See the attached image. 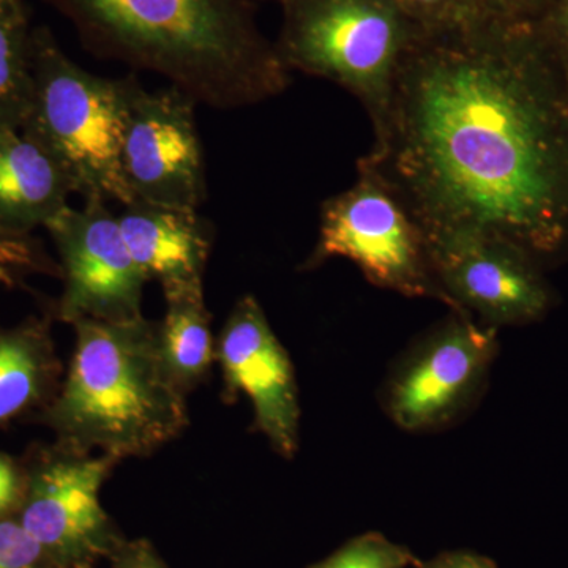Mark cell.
Instances as JSON below:
<instances>
[{
    "mask_svg": "<svg viewBox=\"0 0 568 568\" xmlns=\"http://www.w3.org/2000/svg\"><path fill=\"white\" fill-rule=\"evenodd\" d=\"M84 47L153 71L194 102L250 106L290 85L248 0H58Z\"/></svg>",
    "mask_w": 568,
    "mask_h": 568,
    "instance_id": "2",
    "label": "cell"
},
{
    "mask_svg": "<svg viewBox=\"0 0 568 568\" xmlns=\"http://www.w3.org/2000/svg\"><path fill=\"white\" fill-rule=\"evenodd\" d=\"M121 556V568H163L152 549L144 544L133 545Z\"/></svg>",
    "mask_w": 568,
    "mask_h": 568,
    "instance_id": "25",
    "label": "cell"
},
{
    "mask_svg": "<svg viewBox=\"0 0 568 568\" xmlns=\"http://www.w3.org/2000/svg\"><path fill=\"white\" fill-rule=\"evenodd\" d=\"M43 552L21 523L0 521V568H39Z\"/></svg>",
    "mask_w": 568,
    "mask_h": 568,
    "instance_id": "21",
    "label": "cell"
},
{
    "mask_svg": "<svg viewBox=\"0 0 568 568\" xmlns=\"http://www.w3.org/2000/svg\"><path fill=\"white\" fill-rule=\"evenodd\" d=\"M424 33L454 31L474 22L463 0H394Z\"/></svg>",
    "mask_w": 568,
    "mask_h": 568,
    "instance_id": "19",
    "label": "cell"
},
{
    "mask_svg": "<svg viewBox=\"0 0 568 568\" xmlns=\"http://www.w3.org/2000/svg\"><path fill=\"white\" fill-rule=\"evenodd\" d=\"M334 257L357 265L377 287L448 306L433 271L424 227L365 159L358 160L353 185L323 204L317 244L305 268Z\"/></svg>",
    "mask_w": 568,
    "mask_h": 568,
    "instance_id": "6",
    "label": "cell"
},
{
    "mask_svg": "<svg viewBox=\"0 0 568 568\" xmlns=\"http://www.w3.org/2000/svg\"><path fill=\"white\" fill-rule=\"evenodd\" d=\"M14 250L13 245L7 244L0 239V257L13 256Z\"/></svg>",
    "mask_w": 568,
    "mask_h": 568,
    "instance_id": "26",
    "label": "cell"
},
{
    "mask_svg": "<svg viewBox=\"0 0 568 568\" xmlns=\"http://www.w3.org/2000/svg\"><path fill=\"white\" fill-rule=\"evenodd\" d=\"M11 2H13V0H0V11L6 10Z\"/></svg>",
    "mask_w": 568,
    "mask_h": 568,
    "instance_id": "27",
    "label": "cell"
},
{
    "mask_svg": "<svg viewBox=\"0 0 568 568\" xmlns=\"http://www.w3.org/2000/svg\"><path fill=\"white\" fill-rule=\"evenodd\" d=\"M77 347L51 420L67 448L145 457L190 424L185 395L163 364L159 324L81 320Z\"/></svg>",
    "mask_w": 568,
    "mask_h": 568,
    "instance_id": "3",
    "label": "cell"
},
{
    "mask_svg": "<svg viewBox=\"0 0 568 568\" xmlns=\"http://www.w3.org/2000/svg\"><path fill=\"white\" fill-rule=\"evenodd\" d=\"M47 368L36 335L0 336V422L17 416L39 398Z\"/></svg>",
    "mask_w": 568,
    "mask_h": 568,
    "instance_id": "16",
    "label": "cell"
},
{
    "mask_svg": "<svg viewBox=\"0 0 568 568\" xmlns=\"http://www.w3.org/2000/svg\"><path fill=\"white\" fill-rule=\"evenodd\" d=\"M74 192L62 164L39 140L0 130V216L13 223H50Z\"/></svg>",
    "mask_w": 568,
    "mask_h": 568,
    "instance_id": "14",
    "label": "cell"
},
{
    "mask_svg": "<svg viewBox=\"0 0 568 568\" xmlns=\"http://www.w3.org/2000/svg\"><path fill=\"white\" fill-rule=\"evenodd\" d=\"M418 568H497L491 559L470 551H448L429 560L420 562Z\"/></svg>",
    "mask_w": 568,
    "mask_h": 568,
    "instance_id": "23",
    "label": "cell"
},
{
    "mask_svg": "<svg viewBox=\"0 0 568 568\" xmlns=\"http://www.w3.org/2000/svg\"><path fill=\"white\" fill-rule=\"evenodd\" d=\"M125 110L126 80L97 77L54 47L41 50L31 136L62 164L84 200L134 201L121 162Z\"/></svg>",
    "mask_w": 568,
    "mask_h": 568,
    "instance_id": "5",
    "label": "cell"
},
{
    "mask_svg": "<svg viewBox=\"0 0 568 568\" xmlns=\"http://www.w3.org/2000/svg\"><path fill=\"white\" fill-rule=\"evenodd\" d=\"M420 560L379 532L362 534L313 568H407Z\"/></svg>",
    "mask_w": 568,
    "mask_h": 568,
    "instance_id": "17",
    "label": "cell"
},
{
    "mask_svg": "<svg viewBox=\"0 0 568 568\" xmlns=\"http://www.w3.org/2000/svg\"><path fill=\"white\" fill-rule=\"evenodd\" d=\"M476 21L536 22L551 0H463Z\"/></svg>",
    "mask_w": 568,
    "mask_h": 568,
    "instance_id": "20",
    "label": "cell"
},
{
    "mask_svg": "<svg viewBox=\"0 0 568 568\" xmlns=\"http://www.w3.org/2000/svg\"><path fill=\"white\" fill-rule=\"evenodd\" d=\"M110 455L70 450L33 474L21 526L44 551L89 559L110 545V519L100 489L118 465Z\"/></svg>",
    "mask_w": 568,
    "mask_h": 568,
    "instance_id": "12",
    "label": "cell"
},
{
    "mask_svg": "<svg viewBox=\"0 0 568 568\" xmlns=\"http://www.w3.org/2000/svg\"><path fill=\"white\" fill-rule=\"evenodd\" d=\"M163 294L166 315L159 324L160 354L174 383L189 394L216 361L203 282L170 287Z\"/></svg>",
    "mask_w": 568,
    "mask_h": 568,
    "instance_id": "15",
    "label": "cell"
},
{
    "mask_svg": "<svg viewBox=\"0 0 568 568\" xmlns=\"http://www.w3.org/2000/svg\"><path fill=\"white\" fill-rule=\"evenodd\" d=\"M248 2H250V0H248ZM276 2H280V3H282V6H283V3H286V2H287V0H276Z\"/></svg>",
    "mask_w": 568,
    "mask_h": 568,
    "instance_id": "28",
    "label": "cell"
},
{
    "mask_svg": "<svg viewBox=\"0 0 568 568\" xmlns=\"http://www.w3.org/2000/svg\"><path fill=\"white\" fill-rule=\"evenodd\" d=\"M123 239L148 280L163 291L203 282L209 242L196 211L133 201L118 216Z\"/></svg>",
    "mask_w": 568,
    "mask_h": 568,
    "instance_id": "13",
    "label": "cell"
},
{
    "mask_svg": "<svg viewBox=\"0 0 568 568\" xmlns=\"http://www.w3.org/2000/svg\"><path fill=\"white\" fill-rule=\"evenodd\" d=\"M13 2L0 11V130L11 129L9 115L17 114L24 97L20 31Z\"/></svg>",
    "mask_w": 568,
    "mask_h": 568,
    "instance_id": "18",
    "label": "cell"
},
{
    "mask_svg": "<svg viewBox=\"0 0 568 568\" xmlns=\"http://www.w3.org/2000/svg\"><path fill=\"white\" fill-rule=\"evenodd\" d=\"M62 254L65 293L61 315L81 320L130 321L142 316L148 276L133 260L118 216L102 200L65 207L50 223Z\"/></svg>",
    "mask_w": 568,
    "mask_h": 568,
    "instance_id": "10",
    "label": "cell"
},
{
    "mask_svg": "<svg viewBox=\"0 0 568 568\" xmlns=\"http://www.w3.org/2000/svg\"><path fill=\"white\" fill-rule=\"evenodd\" d=\"M20 495V478L9 458L0 455V514L9 510Z\"/></svg>",
    "mask_w": 568,
    "mask_h": 568,
    "instance_id": "24",
    "label": "cell"
},
{
    "mask_svg": "<svg viewBox=\"0 0 568 568\" xmlns=\"http://www.w3.org/2000/svg\"><path fill=\"white\" fill-rule=\"evenodd\" d=\"M215 354L222 366L224 396L244 394L252 403L254 428L280 457L293 458L301 429L294 366L254 295L235 304Z\"/></svg>",
    "mask_w": 568,
    "mask_h": 568,
    "instance_id": "11",
    "label": "cell"
},
{
    "mask_svg": "<svg viewBox=\"0 0 568 568\" xmlns=\"http://www.w3.org/2000/svg\"><path fill=\"white\" fill-rule=\"evenodd\" d=\"M537 26L549 52L568 80V0H551Z\"/></svg>",
    "mask_w": 568,
    "mask_h": 568,
    "instance_id": "22",
    "label": "cell"
},
{
    "mask_svg": "<svg viewBox=\"0 0 568 568\" xmlns=\"http://www.w3.org/2000/svg\"><path fill=\"white\" fill-rule=\"evenodd\" d=\"M364 159L426 234L489 235L547 271L568 260V80L537 21L424 33Z\"/></svg>",
    "mask_w": 568,
    "mask_h": 568,
    "instance_id": "1",
    "label": "cell"
},
{
    "mask_svg": "<svg viewBox=\"0 0 568 568\" xmlns=\"http://www.w3.org/2000/svg\"><path fill=\"white\" fill-rule=\"evenodd\" d=\"M497 353V328L450 310L392 366L379 394L384 414L414 435L459 424L480 403Z\"/></svg>",
    "mask_w": 568,
    "mask_h": 568,
    "instance_id": "7",
    "label": "cell"
},
{
    "mask_svg": "<svg viewBox=\"0 0 568 568\" xmlns=\"http://www.w3.org/2000/svg\"><path fill=\"white\" fill-rule=\"evenodd\" d=\"M426 237L448 308L499 331L540 323L558 305L547 268L518 246L477 233Z\"/></svg>",
    "mask_w": 568,
    "mask_h": 568,
    "instance_id": "8",
    "label": "cell"
},
{
    "mask_svg": "<svg viewBox=\"0 0 568 568\" xmlns=\"http://www.w3.org/2000/svg\"><path fill=\"white\" fill-rule=\"evenodd\" d=\"M194 100L178 88L149 92L126 80L122 173L134 201L196 211L205 192Z\"/></svg>",
    "mask_w": 568,
    "mask_h": 568,
    "instance_id": "9",
    "label": "cell"
},
{
    "mask_svg": "<svg viewBox=\"0 0 568 568\" xmlns=\"http://www.w3.org/2000/svg\"><path fill=\"white\" fill-rule=\"evenodd\" d=\"M283 11L275 43L283 65L353 93L376 133L399 67L424 32L394 0H287Z\"/></svg>",
    "mask_w": 568,
    "mask_h": 568,
    "instance_id": "4",
    "label": "cell"
}]
</instances>
